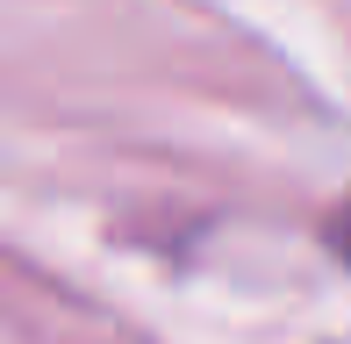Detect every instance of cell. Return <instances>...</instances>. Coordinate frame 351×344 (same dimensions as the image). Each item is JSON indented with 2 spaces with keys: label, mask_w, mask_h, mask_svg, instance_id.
<instances>
[{
  "label": "cell",
  "mask_w": 351,
  "mask_h": 344,
  "mask_svg": "<svg viewBox=\"0 0 351 344\" xmlns=\"http://www.w3.org/2000/svg\"><path fill=\"white\" fill-rule=\"evenodd\" d=\"M330 244H337V251L351 258V201H344V208H337V223H330Z\"/></svg>",
  "instance_id": "obj_1"
}]
</instances>
